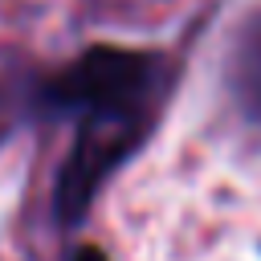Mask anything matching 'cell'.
Wrapping results in <instances>:
<instances>
[{"label": "cell", "instance_id": "cell-1", "mask_svg": "<svg viewBox=\"0 0 261 261\" xmlns=\"http://www.w3.org/2000/svg\"><path fill=\"white\" fill-rule=\"evenodd\" d=\"M167 90V61L139 49H90L41 86V102L77 118L73 147L53 188L57 224H77L106 175L143 143Z\"/></svg>", "mask_w": 261, "mask_h": 261}, {"label": "cell", "instance_id": "cell-3", "mask_svg": "<svg viewBox=\"0 0 261 261\" xmlns=\"http://www.w3.org/2000/svg\"><path fill=\"white\" fill-rule=\"evenodd\" d=\"M73 261H106V253H102V249H94V245H82V249L73 253Z\"/></svg>", "mask_w": 261, "mask_h": 261}, {"label": "cell", "instance_id": "cell-2", "mask_svg": "<svg viewBox=\"0 0 261 261\" xmlns=\"http://www.w3.org/2000/svg\"><path fill=\"white\" fill-rule=\"evenodd\" d=\"M228 98L249 126L261 130V12L249 16L228 53Z\"/></svg>", "mask_w": 261, "mask_h": 261}]
</instances>
